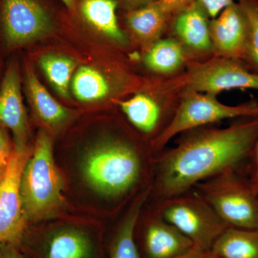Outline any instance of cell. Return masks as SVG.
<instances>
[{"label":"cell","mask_w":258,"mask_h":258,"mask_svg":"<svg viewBox=\"0 0 258 258\" xmlns=\"http://www.w3.org/2000/svg\"><path fill=\"white\" fill-rule=\"evenodd\" d=\"M144 247L148 258H179L195 244L153 208L144 229Z\"/></svg>","instance_id":"obj_12"},{"label":"cell","mask_w":258,"mask_h":258,"mask_svg":"<svg viewBox=\"0 0 258 258\" xmlns=\"http://www.w3.org/2000/svg\"><path fill=\"white\" fill-rule=\"evenodd\" d=\"M217 258H258V229L227 227L212 245Z\"/></svg>","instance_id":"obj_16"},{"label":"cell","mask_w":258,"mask_h":258,"mask_svg":"<svg viewBox=\"0 0 258 258\" xmlns=\"http://www.w3.org/2000/svg\"><path fill=\"white\" fill-rule=\"evenodd\" d=\"M75 98L83 103L101 101L109 95L111 86L98 70L88 66H80L71 81Z\"/></svg>","instance_id":"obj_20"},{"label":"cell","mask_w":258,"mask_h":258,"mask_svg":"<svg viewBox=\"0 0 258 258\" xmlns=\"http://www.w3.org/2000/svg\"><path fill=\"white\" fill-rule=\"evenodd\" d=\"M63 189V178L55 165L50 135L45 130L40 131L20 179V193L28 221H40L60 212L64 203Z\"/></svg>","instance_id":"obj_3"},{"label":"cell","mask_w":258,"mask_h":258,"mask_svg":"<svg viewBox=\"0 0 258 258\" xmlns=\"http://www.w3.org/2000/svg\"><path fill=\"white\" fill-rule=\"evenodd\" d=\"M161 8L169 15L179 14L184 11L190 5L195 3V0H157Z\"/></svg>","instance_id":"obj_27"},{"label":"cell","mask_w":258,"mask_h":258,"mask_svg":"<svg viewBox=\"0 0 258 258\" xmlns=\"http://www.w3.org/2000/svg\"><path fill=\"white\" fill-rule=\"evenodd\" d=\"M207 15L203 7L195 1L179 13L176 20V33L188 46L195 50H208L212 46Z\"/></svg>","instance_id":"obj_14"},{"label":"cell","mask_w":258,"mask_h":258,"mask_svg":"<svg viewBox=\"0 0 258 258\" xmlns=\"http://www.w3.org/2000/svg\"><path fill=\"white\" fill-rule=\"evenodd\" d=\"M154 208L195 246L205 250H211L219 236L228 227L194 188L155 201Z\"/></svg>","instance_id":"obj_5"},{"label":"cell","mask_w":258,"mask_h":258,"mask_svg":"<svg viewBox=\"0 0 258 258\" xmlns=\"http://www.w3.org/2000/svg\"><path fill=\"white\" fill-rule=\"evenodd\" d=\"M116 0H81V14L86 21L97 31L120 45L128 40L117 21Z\"/></svg>","instance_id":"obj_15"},{"label":"cell","mask_w":258,"mask_h":258,"mask_svg":"<svg viewBox=\"0 0 258 258\" xmlns=\"http://www.w3.org/2000/svg\"><path fill=\"white\" fill-rule=\"evenodd\" d=\"M1 22L10 49L37 41L54 30L53 21L37 0H2Z\"/></svg>","instance_id":"obj_7"},{"label":"cell","mask_w":258,"mask_h":258,"mask_svg":"<svg viewBox=\"0 0 258 258\" xmlns=\"http://www.w3.org/2000/svg\"><path fill=\"white\" fill-rule=\"evenodd\" d=\"M25 88L37 118L52 132L60 130L74 118V112L51 96L30 66L25 69Z\"/></svg>","instance_id":"obj_13"},{"label":"cell","mask_w":258,"mask_h":258,"mask_svg":"<svg viewBox=\"0 0 258 258\" xmlns=\"http://www.w3.org/2000/svg\"><path fill=\"white\" fill-rule=\"evenodd\" d=\"M242 88L258 90V73L239 59L221 57L195 69L188 81V91L214 95Z\"/></svg>","instance_id":"obj_9"},{"label":"cell","mask_w":258,"mask_h":258,"mask_svg":"<svg viewBox=\"0 0 258 258\" xmlns=\"http://www.w3.org/2000/svg\"><path fill=\"white\" fill-rule=\"evenodd\" d=\"M184 53L179 44L173 40L156 42L144 57L149 70L159 74H170L181 67Z\"/></svg>","instance_id":"obj_22"},{"label":"cell","mask_w":258,"mask_h":258,"mask_svg":"<svg viewBox=\"0 0 258 258\" xmlns=\"http://www.w3.org/2000/svg\"><path fill=\"white\" fill-rule=\"evenodd\" d=\"M257 1H258V0H257Z\"/></svg>","instance_id":"obj_34"},{"label":"cell","mask_w":258,"mask_h":258,"mask_svg":"<svg viewBox=\"0 0 258 258\" xmlns=\"http://www.w3.org/2000/svg\"><path fill=\"white\" fill-rule=\"evenodd\" d=\"M205 9L209 16L215 18L217 15L236 0H195Z\"/></svg>","instance_id":"obj_26"},{"label":"cell","mask_w":258,"mask_h":258,"mask_svg":"<svg viewBox=\"0 0 258 258\" xmlns=\"http://www.w3.org/2000/svg\"><path fill=\"white\" fill-rule=\"evenodd\" d=\"M91 245L80 231L66 230L57 232L51 239L47 258H89Z\"/></svg>","instance_id":"obj_23"},{"label":"cell","mask_w":258,"mask_h":258,"mask_svg":"<svg viewBox=\"0 0 258 258\" xmlns=\"http://www.w3.org/2000/svg\"><path fill=\"white\" fill-rule=\"evenodd\" d=\"M0 125L13 132L14 148H28L29 124L22 98L18 62H10L0 86Z\"/></svg>","instance_id":"obj_10"},{"label":"cell","mask_w":258,"mask_h":258,"mask_svg":"<svg viewBox=\"0 0 258 258\" xmlns=\"http://www.w3.org/2000/svg\"><path fill=\"white\" fill-rule=\"evenodd\" d=\"M15 247L10 244H0V258H23Z\"/></svg>","instance_id":"obj_30"},{"label":"cell","mask_w":258,"mask_h":258,"mask_svg":"<svg viewBox=\"0 0 258 258\" xmlns=\"http://www.w3.org/2000/svg\"><path fill=\"white\" fill-rule=\"evenodd\" d=\"M150 192L151 187L144 190L131 206L115 235L111 247V258H140L134 235L139 215Z\"/></svg>","instance_id":"obj_18"},{"label":"cell","mask_w":258,"mask_h":258,"mask_svg":"<svg viewBox=\"0 0 258 258\" xmlns=\"http://www.w3.org/2000/svg\"><path fill=\"white\" fill-rule=\"evenodd\" d=\"M69 10H74L76 6V0H61Z\"/></svg>","instance_id":"obj_32"},{"label":"cell","mask_w":258,"mask_h":258,"mask_svg":"<svg viewBox=\"0 0 258 258\" xmlns=\"http://www.w3.org/2000/svg\"><path fill=\"white\" fill-rule=\"evenodd\" d=\"M4 176H5V174H4V175H3V176H1V177H0V190H1L2 183H3V178H4Z\"/></svg>","instance_id":"obj_33"},{"label":"cell","mask_w":258,"mask_h":258,"mask_svg":"<svg viewBox=\"0 0 258 258\" xmlns=\"http://www.w3.org/2000/svg\"><path fill=\"white\" fill-rule=\"evenodd\" d=\"M13 152L14 147L10 142L8 134L5 127L0 125V177L4 175L8 169Z\"/></svg>","instance_id":"obj_25"},{"label":"cell","mask_w":258,"mask_h":258,"mask_svg":"<svg viewBox=\"0 0 258 258\" xmlns=\"http://www.w3.org/2000/svg\"><path fill=\"white\" fill-rule=\"evenodd\" d=\"M122 111L135 128L145 134H154L161 119V109L150 97L136 95L131 99L119 102Z\"/></svg>","instance_id":"obj_19"},{"label":"cell","mask_w":258,"mask_h":258,"mask_svg":"<svg viewBox=\"0 0 258 258\" xmlns=\"http://www.w3.org/2000/svg\"><path fill=\"white\" fill-rule=\"evenodd\" d=\"M258 104L247 103L240 106H227L217 101L212 95L187 91L162 133L153 141V149L157 154L166 144L182 132L237 117H257Z\"/></svg>","instance_id":"obj_6"},{"label":"cell","mask_w":258,"mask_h":258,"mask_svg":"<svg viewBox=\"0 0 258 258\" xmlns=\"http://www.w3.org/2000/svg\"><path fill=\"white\" fill-rule=\"evenodd\" d=\"M194 189L228 227L258 229V195L239 170L229 171L199 183Z\"/></svg>","instance_id":"obj_4"},{"label":"cell","mask_w":258,"mask_h":258,"mask_svg":"<svg viewBox=\"0 0 258 258\" xmlns=\"http://www.w3.org/2000/svg\"><path fill=\"white\" fill-rule=\"evenodd\" d=\"M257 117L258 118V114ZM250 157H252V161L250 164V178L249 181L258 195V135Z\"/></svg>","instance_id":"obj_28"},{"label":"cell","mask_w":258,"mask_h":258,"mask_svg":"<svg viewBox=\"0 0 258 258\" xmlns=\"http://www.w3.org/2000/svg\"><path fill=\"white\" fill-rule=\"evenodd\" d=\"M38 62L54 89L62 98L70 99V86L76 61L69 56L47 53L40 56Z\"/></svg>","instance_id":"obj_21"},{"label":"cell","mask_w":258,"mask_h":258,"mask_svg":"<svg viewBox=\"0 0 258 258\" xmlns=\"http://www.w3.org/2000/svg\"><path fill=\"white\" fill-rule=\"evenodd\" d=\"M240 3L248 23V36L245 52L242 60L248 62L258 73V1L237 0Z\"/></svg>","instance_id":"obj_24"},{"label":"cell","mask_w":258,"mask_h":258,"mask_svg":"<svg viewBox=\"0 0 258 258\" xmlns=\"http://www.w3.org/2000/svg\"><path fill=\"white\" fill-rule=\"evenodd\" d=\"M32 153L29 147L20 151L14 148L5 171L0 190V244L16 246L23 238L28 220L20 193V179Z\"/></svg>","instance_id":"obj_8"},{"label":"cell","mask_w":258,"mask_h":258,"mask_svg":"<svg viewBox=\"0 0 258 258\" xmlns=\"http://www.w3.org/2000/svg\"><path fill=\"white\" fill-rule=\"evenodd\" d=\"M179 258H217L212 254L211 250H205V249L199 248L195 247L190 249L189 252H186L184 255Z\"/></svg>","instance_id":"obj_29"},{"label":"cell","mask_w":258,"mask_h":258,"mask_svg":"<svg viewBox=\"0 0 258 258\" xmlns=\"http://www.w3.org/2000/svg\"><path fill=\"white\" fill-rule=\"evenodd\" d=\"M212 45L224 57L242 60L248 36V23L242 7L236 1L210 23Z\"/></svg>","instance_id":"obj_11"},{"label":"cell","mask_w":258,"mask_h":258,"mask_svg":"<svg viewBox=\"0 0 258 258\" xmlns=\"http://www.w3.org/2000/svg\"><path fill=\"white\" fill-rule=\"evenodd\" d=\"M85 179L105 198H125L138 186L145 174V162L133 144L111 138L91 148L83 157Z\"/></svg>","instance_id":"obj_2"},{"label":"cell","mask_w":258,"mask_h":258,"mask_svg":"<svg viewBox=\"0 0 258 258\" xmlns=\"http://www.w3.org/2000/svg\"><path fill=\"white\" fill-rule=\"evenodd\" d=\"M123 4L127 9L133 10L145 6L156 0H123Z\"/></svg>","instance_id":"obj_31"},{"label":"cell","mask_w":258,"mask_h":258,"mask_svg":"<svg viewBox=\"0 0 258 258\" xmlns=\"http://www.w3.org/2000/svg\"><path fill=\"white\" fill-rule=\"evenodd\" d=\"M257 135V117L190 134L154 157L150 195L154 201L170 198L218 174L239 170L252 154Z\"/></svg>","instance_id":"obj_1"},{"label":"cell","mask_w":258,"mask_h":258,"mask_svg":"<svg viewBox=\"0 0 258 258\" xmlns=\"http://www.w3.org/2000/svg\"><path fill=\"white\" fill-rule=\"evenodd\" d=\"M169 15L156 0L138 9L130 10L126 23L136 36L149 43L160 37Z\"/></svg>","instance_id":"obj_17"}]
</instances>
